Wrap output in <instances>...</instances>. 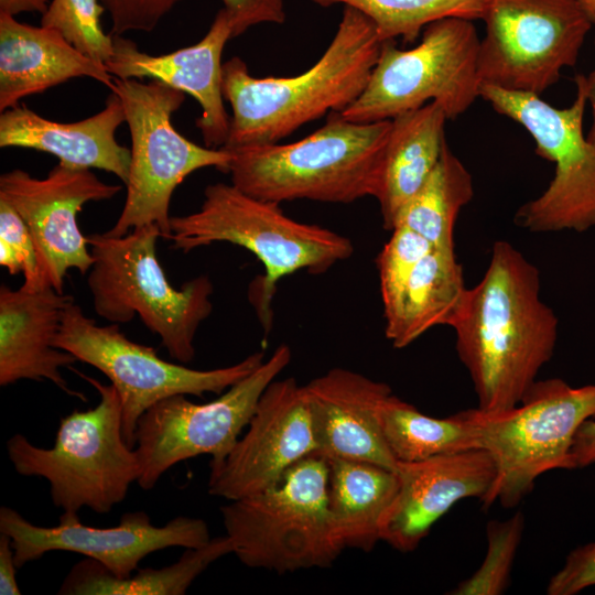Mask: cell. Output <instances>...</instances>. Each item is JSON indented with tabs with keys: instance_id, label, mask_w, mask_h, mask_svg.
Masks as SVG:
<instances>
[{
	"instance_id": "obj_1",
	"label": "cell",
	"mask_w": 595,
	"mask_h": 595,
	"mask_svg": "<svg viewBox=\"0 0 595 595\" xmlns=\"http://www.w3.org/2000/svg\"><path fill=\"white\" fill-rule=\"evenodd\" d=\"M540 272L513 245H493L482 280L466 293L451 326L478 407L518 404L552 358L558 317L540 294Z\"/></svg>"
},
{
	"instance_id": "obj_2",
	"label": "cell",
	"mask_w": 595,
	"mask_h": 595,
	"mask_svg": "<svg viewBox=\"0 0 595 595\" xmlns=\"http://www.w3.org/2000/svg\"><path fill=\"white\" fill-rule=\"evenodd\" d=\"M383 42L371 20L345 6L326 51L307 71L255 77L234 56L223 64V96L231 107L223 148L278 143L327 112H342L364 91Z\"/></svg>"
},
{
	"instance_id": "obj_3",
	"label": "cell",
	"mask_w": 595,
	"mask_h": 595,
	"mask_svg": "<svg viewBox=\"0 0 595 595\" xmlns=\"http://www.w3.org/2000/svg\"><path fill=\"white\" fill-rule=\"evenodd\" d=\"M390 130L391 120L354 122L331 112L295 142L221 149L231 156V184L250 196L347 204L375 197Z\"/></svg>"
},
{
	"instance_id": "obj_4",
	"label": "cell",
	"mask_w": 595,
	"mask_h": 595,
	"mask_svg": "<svg viewBox=\"0 0 595 595\" xmlns=\"http://www.w3.org/2000/svg\"><path fill=\"white\" fill-rule=\"evenodd\" d=\"M167 237L184 253L214 242H229L255 255L264 274L249 288L264 334L271 328L277 283L301 270L324 273L348 259L351 241L328 228L286 216L279 203L250 196L232 184L216 183L204 191L197 212L172 216Z\"/></svg>"
},
{
	"instance_id": "obj_5",
	"label": "cell",
	"mask_w": 595,
	"mask_h": 595,
	"mask_svg": "<svg viewBox=\"0 0 595 595\" xmlns=\"http://www.w3.org/2000/svg\"><path fill=\"white\" fill-rule=\"evenodd\" d=\"M160 237L154 224L121 237L88 235L94 262L87 284L98 316L120 325L138 315L170 357L186 364L195 356L196 332L212 313L214 288L207 275L174 288L156 256Z\"/></svg>"
},
{
	"instance_id": "obj_6",
	"label": "cell",
	"mask_w": 595,
	"mask_h": 595,
	"mask_svg": "<svg viewBox=\"0 0 595 595\" xmlns=\"http://www.w3.org/2000/svg\"><path fill=\"white\" fill-rule=\"evenodd\" d=\"M76 372L98 391V404L62 418L52 447L36 446L18 433L8 440L7 452L18 474L50 483L52 501L63 511L87 507L107 513L138 482L141 465L122 434L116 388Z\"/></svg>"
},
{
	"instance_id": "obj_7",
	"label": "cell",
	"mask_w": 595,
	"mask_h": 595,
	"mask_svg": "<svg viewBox=\"0 0 595 595\" xmlns=\"http://www.w3.org/2000/svg\"><path fill=\"white\" fill-rule=\"evenodd\" d=\"M328 461L312 453L272 486L220 508L232 553L278 573L329 566L343 549L332 528Z\"/></svg>"
},
{
	"instance_id": "obj_8",
	"label": "cell",
	"mask_w": 595,
	"mask_h": 595,
	"mask_svg": "<svg viewBox=\"0 0 595 595\" xmlns=\"http://www.w3.org/2000/svg\"><path fill=\"white\" fill-rule=\"evenodd\" d=\"M465 411L480 448L490 454L496 468L494 482L480 499L483 508L495 502L512 508L544 473L573 469L575 433L595 416V385L572 387L560 378L537 380L511 408Z\"/></svg>"
},
{
	"instance_id": "obj_9",
	"label": "cell",
	"mask_w": 595,
	"mask_h": 595,
	"mask_svg": "<svg viewBox=\"0 0 595 595\" xmlns=\"http://www.w3.org/2000/svg\"><path fill=\"white\" fill-rule=\"evenodd\" d=\"M383 42L360 96L340 115L354 122H377L439 104L455 120L480 97V39L474 21L446 18L430 23L420 42L399 48Z\"/></svg>"
},
{
	"instance_id": "obj_10",
	"label": "cell",
	"mask_w": 595,
	"mask_h": 595,
	"mask_svg": "<svg viewBox=\"0 0 595 595\" xmlns=\"http://www.w3.org/2000/svg\"><path fill=\"white\" fill-rule=\"evenodd\" d=\"M118 95L131 136V164L123 208L105 234L121 237L131 229L154 224L170 236V203L175 188L193 172L216 167L227 173L230 153L201 147L178 133L172 115L185 94L160 82L113 77L110 89Z\"/></svg>"
},
{
	"instance_id": "obj_11",
	"label": "cell",
	"mask_w": 595,
	"mask_h": 595,
	"mask_svg": "<svg viewBox=\"0 0 595 595\" xmlns=\"http://www.w3.org/2000/svg\"><path fill=\"white\" fill-rule=\"evenodd\" d=\"M575 84L576 97L565 108L534 94L480 87V98L521 125L534 140L536 153L555 165L543 193L516 212V224L532 232H582L595 226V147L583 132L585 75H576Z\"/></svg>"
},
{
	"instance_id": "obj_12",
	"label": "cell",
	"mask_w": 595,
	"mask_h": 595,
	"mask_svg": "<svg viewBox=\"0 0 595 595\" xmlns=\"http://www.w3.org/2000/svg\"><path fill=\"white\" fill-rule=\"evenodd\" d=\"M54 347L101 371L116 388L122 410V434L132 448L141 415L175 396L220 394L251 374L263 360L256 351L227 367L198 370L160 358L152 347L129 339L119 324L99 326L73 302L64 311Z\"/></svg>"
},
{
	"instance_id": "obj_13",
	"label": "cell",
	"mask_w": 595,
	"mask_h": 595,
	"mask_svg": "<svg viewBox=\"0 0 595 595\" xmlns=\"http://www.w3.org/2000/svg\"><path fill=\"white\" fill-rule=\"evenodd\" d=\"M483 21L482 85L538 96L576 64L594 26L576 0H490Z\"/></svg>"
},
{
	"instance_id": "obj_14",
	"label": "cell",
	"mask_w": 595,
	"mask_h": 595,
	"mask_svg": "<svg viewBox=\"0 0 595 595\" xmlns=\"http://www.w3.org/2000/svg\"><path fill=\"white\" fill-rule=\"evenodd\" d=\"M291 357L290 347L282 344L213 401L194 403L185 394H175L147 410L134 434L141 465L138 485L151 489L171 467L198 455L209 454V465L223 462L247 428L261 394Z\"/></svg>"
},
{
	"instance_id": "obj_15",
	"label": "cell",
	"mask_w": 595,
	"mask_h": 595,
	"mask_svg": "<svg viewBox=\"0 0 595 595\" xmlns=\"http://www.w3.org/2000/svg\"><path fill=\"white\" fill-rule=\"evenodd\" d=\"M0 532L10 537L17 567L51 551H69L97 561L118 578H127L150 553L183 547L195 549L209 542L203 519L176 517L162 527L153 526L144 511L126 512L109 528L83 524L77 512L64 511L60 523H31L10 507L0 508Z\"/></svg>"
},
{
	"instance_id": "obj_16",
	"label": "cell",
	"mask_w": 595,
	"mask_h": 595,
	"mask_svg": "<svg viewBox=\"0 0 595 595\" xmlns=\"http://www.w3.org/2000/svg\"><path fill=\"white\" fill-rule=\"evenodd\" d=\"M120 185L100 181L89 169H73L58 162L44 178L14 169L0 176V198L23 218L37 256L41 289L63 293L68 270L86 274L94 258L77 223L89 202L110 199Z\"/></svg>"
},
{
	"instance_id": "obj_17",
	"label": "cell",
	"mask_w": 595,
	"mask_h": 595,
	"mask_svg": "<svg viewBox=\"0 0 595 595\" xmlns=\"http://www.w3.org/2000/svg\"><path fill=\"white\" fill-rule=\"evenodd\" d=\"M315 451L304 386L293 377L275 379L261 394L244 435L223 462L210 465L208 493L228 501L257 494Z\"/></svg>"
},
{
	"instance_id": "obj_18",
	"label": "cell",
	"mask_w": 595,
	"mask_h": 595,
	"mask_svg": "<svg viewBox=\"0 0 595 595\" xmlns=\"http://www.w3.org/2000/svg\"><path fill=\"white\" fill-rule=\"evenodd\" d=\"M398 486L380 520V541L400 552L415 550L457 501L479 500L496 474L490 454L473 448L418 462H398Z\"/></svg>"
},
{
	"instance_id": "obj_19",
	"label": "cell",
	"mask_w": 595,
	"mask_h": 595,
	"mask_svg": "<svg viewBox=\"0 0 595 595\" xmlns=\"http://www.w3.org/2000/svg\"><path fill=\"white\" fill-rule=\"evenodd\" d=\"M113 52L105 63L108 73L117 78H152L193 96L202 108L196 120L204 143L221 149L228 139L230 117L224 106L221 55L226 43L234 37L232 21L221 8L205 36L194 45L169 54L150 55L134 42L115 35Z\"/></svg>"
},
{
	"instance_id": "obj_20",
	"label": "cell",
	"mask_w": 595,
	"mask_h": 595,
	"mask_svg": "<svg viewBox=\"0 0 595 595\" xmlns=\"http://www.w3.org/2000/svg\"><path fill=\"white\" fill-rule=\"evenodd\" d=\"M315 453L396 469L379 422V407L391 388L357 371L332 368L304 386Z\"/></svg>"
},
{
	"instance_id": "obj_21",
	"label": "cell",
	"mask_w": 595,
	"mask_h": 595,
	"mask_svg": "<svg viewBox=\"0 0 595 595\" xmlns=\"http://www.w3.org/2000/svg\"><path fill=\"white\" fill-rule=\"evenodd\" d=\"M71 294L53 288L25 291L21 286L0 288V386L19 380H50L69 396L85 400L72 390L62 367L78 361L71 353L54 347Z\"/></svg>"
},
{
	"instance_id": "obj_22",
	"label": "cell",
	"mask_w": 595,
	"mask_h": 595,
	"mask_svg": "<svg viewBox=\"0 0 595 595\" xmlns=\"http://www.w3.org/2000/svg\"><path fill=\"white\" fill-rule=\"evenodd\" d=\"M125 121L123 106L113 91L102 110L71 123L56 122L17 106L1 112L0 147L46 152L66 166L104 170L126 184L131 151L115 138L116 130Z\"/></svg>"
},
{
	"instance_id": "obj_23",
	"label": "cell",
	"mask_w": 595,
	"mask_h": 595,
	"mask_svg": "<svg viewBox=\"0 0 595 595\" xmlns=\"http://www.w3.org/2000/svg\"><path fill=\"white\" fill-rule=\"evenodd\" d=\"M76 77L93 78L109 89L113 84L104 64L79 52L57 31L0 13L1 112L17 107L26 96Z\"/></svg>"
},
{
	"instance_id": "obj_24",
	"label": "cell",
	"mask_w": 595,
	"mask_h": 595,
	"mask_svg": "<svg viewBox=\"0 0 595 595\" xmlns=\"http://www.w3.org/2000/svg\"><path fill=\"white\" fill-rule=\"evenodd\" d=\"M447 117L436 102L391 119L380 177L375 198L383 228L392 230L397 216L422 188L447 144L444 133Z\"/></svg>"
},
{
	"instance_id": "obj_25",
	"label": "cell",
	"mask_w": 595,
	"mask_h": 595,
	"mask_svg": "<svg viewBox=\"0 0 595 595\" xmlns=\"http://www.w3.org/2000/svg\"><path fill=\"white\" fill-rule=\"evenodd\" d=\"M467 290L454 249L432 248L383 307L387 339L394 348H404L435 326H452Z\"/></svg>"
},
{
	"instance_id": "obj_26",
	"label": "cell",
	"mask_w": 595,
	"mask_h": 595,
	"mask_svg": "<svg viewBox=\"0 0 595 595\" xmlns=\"http://www.w3.org/2000/svg\"><path fill=\"white\" fill-rule=\"evenodd\" d=\"M328 464L333 534L343 550L369 552L380 541V520L397 490L396 470L350 459Z\"/></svg>"
},
{
	"instance_id": "obj_27",
	"label": "cell",
	"mask_w": 595,
	"mask_h": 595,
	"mask_svg": "<svg viewBox=\"0 0 595 595\" xmlns=\"http://www.w3.org/2000/svg\"><path fill=\"white\" fill-rule=\"evenodd\" d=\"M225 534L203 547L186 549L175 563L162 569L137 570L133 576L118 578L91 559L75 564L62 583L64 595H183L194 580L213 562L232 553Z\"/></svg>"
},
{
	"instance_id": "obj_28",
	"label": "cell",
	"mask_w": 595,
	"mask_h": 595,
	"mask_svg": "<svg viewBox=\"0 0 595 595\" xmlns=\"http://www.w3.org/2000/svg\"><path fill=\"white\" fill-rule=\"evenodd\" d=\"M378 414L386 444L397 462L480 448L465 410L443 419L432 418L391 393L381 402Z\"/></svg>"
},
{
	"instance_id": "obj_29",
	"label": "cell",
	"mask_w": 595,
	"mask_h": 595,
	"mask_svg": "<svg viewBox=\"0 0 595 595\" xmlns=\"http://www.w3.org/2000/svg\"><path fill=\"white\" fill-rule=\"evenodd\" d=\"M473 195L472 175L446 144L434 171L401 209L393 228L404 226L424 237L433 248L454 249L457 216Z\"/></svg>"
},
{
	"instance_id": "obj_30",
	"label": "cell",
	"mask_w": 595,
	"mask_h": 595,
	"mask_svg": "<svg viewBox=\"0 0 595 595\" xmlns=\"http://www.w3.org/2000/svg\"><path fill=\"white\" fill-rule=\"evenodd\" d=\"M321 7H351L374 23L381 42H414L425 26L446 18L483 20L490 0H309Z\"/></svg>"
},
{
	"instance_id": "obj_31",
	"label": "cell",
	"mask_w": 595,
	"mask_h": 595,
	"mask_svg": "<svg viewBox=\"0 0 595 595\" xmlns=\"http://www.w3.org/2000/svg\"><path fill=\"white\" fill-rule=\"evenodd\" d=\"M524 517L516 512L506 520H491L486 527L487 552L480 566L450 594L499 595L509 582L522 538Z\"/></svg>"
},
{
	"instance_id": "obj_32",
	"label": "cell",
	"mask_w": 595,
	"mask_h": 595,
	"mask_svg": "<svg viewBox=\"0 0 595 595\" xmlns=\"http://www.w3.org/2000/svg\"><path fill=\"white\" fill-rule=\"evenodd\" d=\"M105 10L100 0H52L41 25L57 31L79 52L105 65L113 52L112 34L101 26Z\"/></svg>"
},
{
	"instance_id": "obj_33",
	"label": "cell",
	"mask_w": 595,
	"mask_h": 595,
	"mask_svg": "<svg viewBox=\"0 0 595 595\" xmlns=\"http://www.w3.org/2000/svg\"><path fill=\"white\" fill-rule=\"evenodd\" d=\"M432 248L424 237L404 226L392 229L376 261L383 307L397 298L416 264Z\"/></svg>"
},
{
	"instance_id": "obj_34",
	"label": "cell",
	"mask_w": 595,
	"mask_h": 595,
	"mask_svg": "<svg viewBox=\"0 0 595 595\" xmlns=\"http://www.w3.org/2000/svg\"><path fill=\"white\" fill-rule=\"evenodd\" d=\"M0 264L12 275L23 273V290H41L37 256L30 230L20 214L1 198Z\"/></svg>"
},
{
	"instance_id": "obj_35",
	"label": "cell",
	"mask_w": 595,
	"mask_h": 595,
	"mask_svg": "<svg viewBox=\"0 0 595 595\" xmlns=\"http://www.w3.org/2000/svg\"><path fill=\"white\" fill-rule=\"evenodd\" d=\"M181 0H100L111 19V34L152 31Z\"/></svg>"
},
{
	"instance_id": "obj_36",
	"label": "cell",
	"mask_w": 595,
	"mask_h": 595,
	"mask_svg": "<svg viewBox=\"0 0 595 595\" xmlns=\"http://www.w3.org/2000/svg\"><path fill=\"white\" fill-rule=\"evenodd\" d=\"M595 585V541L574 549L549 581L547 594L574 595Z\"/></svg>"
},
{
	"instance_id": "obj_37",
	"label": "cell",
	"mask_w": 595,
	"mask_h": 595,
	"mask_svg": "<svg viewBox=\"0 0 595 595\" xmlns=\"http://www.w3.org/2000/svg\"><path fill=\"white\" fill-rule=\"evenodd\" d=\"M231 17L234 37L251 26L285 21L284 0H221Z\"/></svg>"
},
{
	"instance_id": "obj_38",
	"label": "cell",
	"mask_w": 595,
	"mask_h": 595,
	"mask_svg": "<svg viewBox=\"0 0 595 595\" xmlns=\"http://www.w3.org/2000/svg\"><path fill=\"white\" fill-rule=\"evenodd\" d=\"M571 458L573 468H583L595 463V421H584L575 433Z\"/></svg>"
},
{
	"instance_id": "obj_39",
	"label": "cell",
	"mask_w": 595,
	"mask_h": 595,
	"mask_svg": "<svg viewBox=\"0 0 595 595\" xmlns=\"http://www.w3.org/2000/svg\"><path fill=\"white\" fill-rule=\"evenodd\" d=\"M14 551L9 536L0 534V594L20 595L17 583Z\"/></svg>"
},
{
	"instance_id": "obj_40",
	"label": "cell",
	"mask_w": 595,
	"mask_h": 595,
	"mask_svg": "<svg viewBox=\"0 0 595 595\" xmlns=\"http://www.w3.org/2000/svg\"><path fill=\"white\" fill-rule=\"evenodd\" d=\"M47 7V0H0V13L11 17L23 12L43 14Z\"/></svg>"
},
{
	"instance_id": "obj_41",
	"label": "cell",
	"mask_w": 595,
	"mask_h": 595,
	"mask_svg": "<svg viewBox=\"0 0 595 595\" xmlns=\"http://www.w3.org/2000/svg\"><path fill=\"white\" fill-rule=\"evenodd\" d=\"M594 25H595V18H594ZM585 88H586V96H587V102L591 106L592 110V126L586 134L587 140L595 147V67L593 71L585 76Z\"/></svg>"
},
{
	"instance_id": "obj_42",
	"label": "cell",
	"mask_w": 595,
	"mask_h": 595,
	"mask_svg": "<svg viewBox=\"0 0 595 595\" xmlns=\"http://www.w3.org/2000/svg\"><path fill=\"white\" fill-rule=\"evenodd\" d=\"M583 9L594 19L595 18V0H576Z\"/></svg>"
}]
</instances>
